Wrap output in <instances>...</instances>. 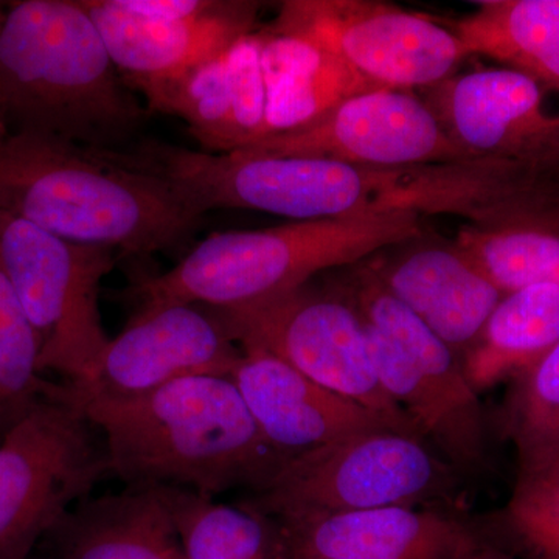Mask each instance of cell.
Returning <instances> with one entry per match:
<instances>
[{
	"instance_id": "25",
	"label": "cell",
	"mask_w": 559,
	"mask_h": 559,
	"mask_svg": "<svg viewBox=\"0 0 559 559\" xmlns=\"http://www.w3.org/2000/svg\"><path fill=\"white\" fill-rule=\"evenodd\" d=\"M39 340L0 266V440L43 401L60 395L64 384L39 371Z\"/></svg>"
},
{
	"instance_id": "4",
	"label": "cell",
	"mask_w": 559,
	"mask_h": 559,
	"mask_svg": "<svg viewBox=\"0 0 559 559\" xmlns=\"http://www.w3.org/2000/svg\"><path fill=\"white\" fill-rule=\"evenodd\" d=\"M415 213L296 221L271 229L223 231L201 241L173 270L142 280L140 308L179 304L231 310L308 285L319 272L352 266L421 237Z\"/></svg>"
},
{
	"instance_id": "16",
	"label": "cell",
	"mask_w": 559,
	"mask_h": 559,
	"mask_svg": "<svg viewBox=\"0 0 559 559\" xmlns=\"http://www.w3.org/2000/svg\"><path fill=\"white\" fill-rule=\"evenodd\" d=\"M277 521L290 554L320 559H466L484 538L459 514L440 509L390 507Z\"/></svg>"
},
{
	"instance_id": "7",
	"label": "cell",
	"mask_w": 559,
	"mask_h": 559,
	"mask_svg": "<svg viewBox=\"0 0 559 559\" xmlns=\"http://www.w3.org/2000/svg\"><path fill=\"white\" fill-rule=\"evenodd\" d=\"M91 426L64 384L0 440V559H31L108 473Z\"/></svg>"
},
{
	"instance_id": "18",
	"label": "cell",
	"mask_w": 559,
	"mask_h": 559,
	"mask_svg": "<svg viewBox=\"0 0 559 559\" xmlns=\"http://www.w3.org/2000/svg\"><path fill=\"white\" fill-rule=\"evenodd\" d=\"M382 285L463 359L502 300L479 267L455 246L412 250L373 264Z\"/></svg>"
},
{
	"instance_id": "29",
	"label": "cell",
	"mask_w": 559,
	"mask_h": 559,
	"mask_svg": "<svg viewBox=\"0 0 559 559\" xmlns=\"http://www.w3.org/2000/svg\"><path fill=\"white\" fill-rule=\"evenodd\" d=\"M466 559H518L507 551L502 549V547L498 546V544L489 540L487 536L481 538L479 546L476 547L473 551H471L469 557Z\"/></svg>"
},
{
	"instance_id": "28",
	"label": "cell",
	"mask_w": 559,
	"mask_h": 559,
	"mask_svg": "<svg viewBox=\"0 0 559 559\" xmlns=\"http://www.w3.org/2000/svg\"><path fill=\"white\" fill-rule=\"evenodd\" d=\"M114 7L146 21H191L210 13L219 0H110Z\"/></svg>"
},
{
	"instance_id": "15",
	"label": "cell",
	"mask_w": 559,
	"mask_h": 559,
	"mask_svg": "<svg viewBox=\"0 0 559 559\" xmlns=\"http://www.w3.org/2000/svg\"><path fill=\"white\" fill-rule=\"evenodd\" d=\"M230 378L264 439L285 460L356 433L393 429L380 415L331 392L264 349H242Z\"/></svg>"
},
{
	"instance_id": "27",
	"label": "cell",
	"mask_w": 559,
	"mask_h": 559,
	"mask_svg": "<svg viewBox=\"0 0 559 559\" xmlns=\"http://www.w3.org/2000/svg\"><path fill=\"white\" fill-rule=\"evenodd\" d=\"M489 540L518 559H559V455L535 468L518 469L499 518V539Z\"/></svg>"
},
{
	"instance_id": "26",
	"label": "cell",
	"mask_w": 559,
	"mask_h": 559,
	"mask_svg": "<svg viewBox=\"0 0 559 559\" xmlns=\"http://www.w3.org/2000/svg\"><path fill=\"white\" fill-rule=\"evenodd\" d=\"M502 432L513 443L520 469L559 455V342L514 378L502 407Z\"/></svg>"
},
{
	"instance_id": "5",
	"label": "cell",
	"mask_w": 559,
	"mask_h": 559,
	"mask_svg": "<svg viewBox=\"0 0 559 559\" xmlns=\"http://www.w3.org/2000/svg\"><path fill=\"white\" fill-rule=\"evenodd\" d=\"M465 476L425 440L371 430L286 460L246 506L280 518L409 507H457Z\"/></svg>"
},
{
	"instance_id": "23",
	"label": "cell",
	"mask_w": 559,
	"mask_h": 559,
	"mask_svg": "<svg viewBox=\"0 0 559 559\" xmlns=\"http://www.w3.org/2000/svg\"><path fill=\"white\" fill-rule=\"evenodd\" d=\"M159 488L186 559H289L288 539L274 518L242 502L229 506L189 489Z\"/></svg>"
},
{
	"instance_id": "13",
	"label": "cell",
	"mask_w": 559,
	"mask_h": 559,
	"mask_svg": "<svg viewBox=\"0 0 559 559\" xmlns=\"http://www.w3.org/2000/svg\"><path fill=\"white\" fill-rule=\"evenodd\" d=\"M426 105L468 159L559 165V116L543 86L514 69H484L428 87Z\"/></svg>"
},
{
	"instance_id": "9",
	"label": "cell",
	"mask_w": 559,
	"mask_h": 559,
	"mask_svg": "<svg viewBox=\"0 0 559 559\" xmlns=\"http://www.w3.org/2000/svg\"><path fill=\"white\" fill-rule=\"evenodd\" d=\"M267 28L319 44L380 90H428L466 57L447 25L371 0H288Z\"/></svg>"
},
{
	"instance_id": "20",
	"label": "cell",
	"mask_w": 559,
	"mask_h": 559,
	"mask_svg": "<svg viewBox=\"0 0 559 559\" xmlns=\"http://www.w3.org/2000/svg\"><path fill=\"white\" fill-rule=\"evenodd\" d=\"M261 32V69L266 87L261 140L304 130L348 98L380 90L310 39L270 28Z\"/></svg>"
},
{
	"instance_id": "10",
	"label": "cell",
	"mask_w": 559,
	"mask_h": 559,
	"mask_svg": "<svg viewBox=\"0 0 559 559\" xmlns=\"http://www.w3.org/2000/svg\"><path fill=\"white\" fill-rule=\"evenodd\" d=\"M242 349L218 311L194 304L140 308L103 349L90 377L68 385L70 400L124 399L190 377H230Z\"/></svg>"
},
{
	"instance_id": "12",
	"label": "cell",
	"mask_w": 559,
	"mask_h": 559,
	"mask_svg": "<svg viewBox=\"0 0 559 559\" xmlns=\"http://www.w3.org/2000/svg\"><path fill=\"white\" fill-rule=\"evenodd\" d=\"M364 323L381 385L409 415L419 436L465 479L484 474L488 468L487 419L459 355L437 336L403 349Z\"/></svg>"
},
{
	"instance_id": "24",
	"label": "cell",
	"mask_w": 559,
	"mask_h": 559,
	"mask_svg": "<svg viewBox=\"0 0 559 559\" xmlns=\"http://www.w3.org/2000/svg\"><path fill=\"white\" fill-rule=\"evenodd\" d=\"M455 248L506 296L533 285L559 286V234L544 229L485 230L466 226Z\"/></svg>"
},
{
	"instance_id": "3",
	"label": "cell",
	"mask_w": 559,
	"mask_h": 559,
	"mask_svg": "<svg viewBox=\"0 0 559 559\" xmlns=\"http://www.w3.org/2000/svg\"><path fill=\"white\" fill-rule=\"evenodd\" d=\"M0 210L62 240L131 255L175 248L202 219L167 180L35 132L0 138Z\"/></svg>"
},
{
	"instance_id": "17",
	"label": "cell",
	"mask_w": 559,
	"mask_h": 559,
	"mask_svg": "<svg viewBox=\"0 0 559 559\" xmlns=\"http://www.w3.org/2000/svg\"><path fill=\"white\" fill-rule=\"evenodd\" d=\"M263 39V32H250L194 69L165 98L159 112L186 121L209 153H234L259 142L266 116Z\"/></svg>"
},
{
	"instance_id": "31",
	"label": "cell",
	"mask_w": 559,
	"mask_h": 559,
	"mask_svg": "<svg viewBox=\"0 0 559 559\" xmlns=\"http://www.w3.org/2000/svg\"><path fill=\"white\" fill-rule=\"evenodd\" d=\"M289 559H320V558L308 557V555L290 554Z\"/></svg>"
},
{
	"instance_id": "6",
	"label": "cell",
	"mask_w": 559,
	"mask_h": 559,
	"mask_svg": "<svg viewBox=\"0 0 559 559\" xmlns=\"http://www.w3.org/2000/svg\"><path fill=\"white\" fill-rule=\"evenodd\" d=\"M117 250L79 245L0 210V266L39 340L40 373L90 377L109 344L98 296Z\"/></svg>"
},
{
	"instance_id": "2",
	"label": "cell",
	"mask_w": 559,
	"mask_h": 559,
	"mask_svg": "<svg viewBox=\"0 0 559 559\" xmlns=\"http://www.w3.org/2000/svg\"><path fill=\"white\" fill-rule=\"evenodd\" d=\"M0 106L10 132L119 151L148 120L81 0L11 2L0 21Z\"/></svg>"
},
{
	"instance_id": "21",
	"label": "cell",
	"mask_w": 559,
	"mask_h": 559,
	"mask_svg": "<svg viewBox=\"0 0 559 559\" xmlns=\"http://www.w3.org/2000/svg\"><path fill=\"white\" fill-rule=\"evenodd\" d=\"M466 57L485 55L559 94V0H491L444 22Z\"/></svg>"
},
{
	"instance_id": "22",
	"label": "cell",
	"mask_w": 559,
	"mask_h": 559,
	"mask_svg": "<svg viewBox=\"0 0 559 559\" xmlns=\"http://www.w3.org/2000/svg\"><path fill=\"white\" fill-rule=\"evenodd\" d=\"M558 342L559 286H527L502 297L463 356V370L480 393L513 381Z\"/></svg>"
},
{
	"instance_id": "19",
	"label": "cell",
	"mask_w": 559,
	"mask_h": 559,
	"mask_svg": "<svg viewBox=\"0 0 559 559\" xmlns=\"http://www.w3.org/2000/svg\"><path fill=\"white\" fill-rule=\"evenodd\" d=\"M49 536L55 559H186L159 487L81 500Z\"/></svg>"
},
{
	"instance_id": "14",
	"label": "cell",
	"mask_w": 559,
	"mask_h": 559,
	"mask_svg": "<svg viewBox=\"0 0 559 559\" xmlns=\"http://www.w3.org/2000/svg\"><path fill=\"white\" fill-rule=\"evenodd\" d=\"M97 25L114 64L131 90L142 92L148 110L159 112L165 98L194 69L253 32L257 2H218L191 21H146L114 7L110 0H81Z\"/></svg>"
},
{
	"instance_id": "11",
	"label": "cell",
	"mask_w": 559,
	"mask_h": 559,
	"mask_svg": "<svg viewBox=\"0 0 559 559\" xmlns=\"http://www.w3.org/2000/svg\"><path fill=\"white\" fill-rule=\"evenodd\" d=\"M241 151L370 167L469 160L441 130L425 100L399 90L355 95L311 127Z\"/></svg>"
},
{
	"instance_id": "1",
	"label": "cell",
	"mask_w": 559,
	"mask_h": 559,
	"mask_svg": "<svg viewBox=\"0 0 559 559\" xmlns=\"http://www.w3.org/2000/svg\"><path fill=\"white\" fill-rule=\"evenodd\" d=\"M73 403L102 430L110 473L130 487L189 489L207 498L248 488L253 495L286 462L230 377H190L143 395Z\"/></svg>"
},
{
	"instance_id": "8",
	"label": "cell",
	"mask_w": 559,
	"mask_h": 559,
	"mask_svg": "<svg viewBox=\"0 0 559 559\" xmlns=\"http://www.w3.org/2000/svg\"><path fill=\"white\" fill-rule=\"evenodd\" d=\"M215 310L241 349H264L331 392L380 415L399 432L425 440L382 388L371 362L366 323L336 290L319 293L305 285L249 307Z\"/></svg>"
},
{
	"instance_id": "30",
	"label": "cell",
	"mask_w": 559,
	"mask_h": 559,
	"mask_svg": "<svg viewBox=\"0 0 559 559\" xmlns=\"http://www.w3.org/2000/svg\"><path fill=\"white\" fill-rule=\"evenodd\" d=\"M3 11H5V7L0 3V21H2ZM9 132V127H7L5 119H3L2 106H0V138H5Z\"/></svg>"
}]
</instances>
